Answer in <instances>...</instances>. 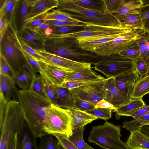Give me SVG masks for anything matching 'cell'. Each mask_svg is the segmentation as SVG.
<instances>
[{
	"label": "cell",
	"instance_id": "cell-1",
	"mask_svg": "<svg viewBox=\"0 0 149 149\" xmlns=\"http://www.w3.org/2000/svg\"><path fill=\"white\" fill-rule=\"evenodd\" d=\"M17 94L24 120L34 135L40 138L47 134L45 131L46 109L51 103L28 89L19 90Z\"/></svg>",
	"mask_w": 149,
	"mask_h": 149
},
{
	"label": "cell",
	"instance_id": "cell-2",
	"mask_svg": "<svg viewBox=\"0 0 149 149\" xmlns=\"http://www.w3.org/2000/svg\"><path fill=\"white\" fill-rule=\"evenodd\" d=\"M44 50L63 57L79 62L95 65L108 58L95 52L82 49L77 45L76 40L72 39L45 40Z\"/></svg>",
	"mask_w": 149,
	"mask_h": 149
},
{
	"label": "cell",
	"instance_id": "cell-3",
	"mask_svg": "<svg viewBox=\"0 0 149 149\" xmlns=\"http://www.w3.org/2000/svg\"><path fill=\"white\" fill-rule=\"evenodd\" d=\"M58 8L68 13L72 17L89 24L117 27L122 24L112 14L81 7L73 0H58Z\"/></svg>",
	"mask_w": 149,
	"mask_h": 149
},
{
	"label": "cell",
	"instance_id": "cell-4",
	"mask_svg": "<svg viewBox=\"0 0 149 149\" xmlns=\"http://www.w3.org/2000/svg\"><path fill=\"white\" fill-rule=\"evenodd\" d=\"M15 21V16L0 44V54L5 58L16 75L27 62L22 53Z\"/></svg>",
	"mask_w": 149,
	"mask_h": 149
},
{
	"label": "cell",
	"instance_id": "cell-5",
	"mask_svg": "<svg viewBox=\"0 0 149 149\" xmlns=\"http://www.w3.org/2000/svg\"><path fill=\"white\" fill-rule=\"evenodd\" d=\"M25 121L19 103L11 100L6 105L4 121L0 131V149H8Z\"/></svg>",
	"mask_w": 149,
	"mask_h": 149
},
{
	"label": "cell",
	"instance_id": "cell-6",
	"mask_svg": "<svg viewBox=\"0 0 149 149\" xmlns=\"http://www.w3.org/2000/svg\"><path fill=\"white\" fill-rule=\"evenodd\" d=\"M121 130L120 125L106 121L103 124L92 127L88 141L105 149H129L120 139Z\"/></svg>",
	"mask_w": 149,
	"mask_h": 149
},
{
	"label": "cell",
	"instance_id": "cell-7",
	"mask_svg": "<svg viewBox=\"0 0 149 149\" xmlns=\"http://www.w3.org/2000/svg\"><path fill=\"white\" fill-rule=\"evenodd\" d=\"M46 111L45 131L47 134H59L68 137L72 135L70 115L68 109L51 104Z\"/></svg>",
	"mask_w": 149,
	"mask_h": 149
},
{
	"label": "cell",
	"instance_id": "cell-8",
	"mask_svg": "<svg viewBox=\"0 0 149 149\" xmlns=\"http://www.w3.org/2000/svg\"><path fill=\"white\" fill-rule=\"evenodd\" d=\"M132 29L123 25L117 27L109 26L89 24L81 31L67 34L52 33L45 36V39L52 40L72 39L78 40L101 36L123 33L131 31Z\"/></svg>",
	"mask_w": 149,
	"mask_h": 149
},
{
	"label": "cell",
	"instance_id": "cell-9",
	"mask_svg": "<svg viewBox=\"0 0 149 149\" xmlns=\"http://www.w3.org/2000/svg\"><path fill=\"white\" fill-rule=\"evenodd\" d=\"M93 68L107 78L115 77L135 69L133 61L118 54L113 55L94 65Z\"/></svg>",
	"mask_w": 149,
	"mask_h": 149
},
{
	"label": "cell",
	"instance_id": "cell-10",
	"mask_svg": "<svg viewBox=\"0 0 149 149\" xmlns=\"http://www.w3.org/2000/svg\"><path fill=\"white\" fill-rule=\"evenodd\" d=\"M140 32L133 29L123 33L113 40L97 47L94 52L104 56L118 54L125 48L139 38Z\"/></svg>",
	"mask_w": 149,
	"mask_h": 149
},
{
	"label": "cell",
	"instance_id": "cell-11",
	"mask_svg": "<svg viewBox=\"0 0 149 149\" xmlns=\"http://www.w3.org/2000/svg\"><path fill=\"white\" fill-rule=\"evenodd\" d=\"M107 78L89 82L70 90L72 95L88 101L95 105L106 95L105 85Z\"/></svg>",
	"mask_w": 149,
	"mask_h": 149
},
{
	"label": "cell",
	"instance_id": "cell-12",
	"mask_svg": "<svg viewBox=\"0 0 149 149\" xmlns=\"http://www.w3.org/2000/svg\"><path fill=\"white\" fill-rule=\"evenodd\" d=\"M36 50L44 58V63L66 72H85L91 71L92 70L90 64L76 61L50 53L44 49Z\"/></svg>",
	"mask_w": 149,
	"mask_h": 149
},
{
	"label": "cell",
	"instance_id": "cell-13",
	"mask_svg": "<svg viewBox=\"0 0 149 149\" xmlns=\"http://www.w3.org/2000/svg\"><path fill=\"white\" fill-rule=\"evenodd\" d=\"M139 77L136 69L125 72L115 77L116 86L125 96L132 99L134 86Z\"/></svg>",
	"mask_w": 149,
	"mask_h": 149
},
{
	"label": "cell",
	"instance_id": "cell-14",
	"mask_svg": "<svg viewBox=\"0 0 149 149\" xmlns=\"http://www.w3.org/2000/svg\"><path fill=\"white\" fill-rule=\"evenodd\" d=\"M41 68L40 75L48 82L60 86L65 81L68 72L47 63L38 62Z\"/></svg>",
	"mask_w": 149,
	"mask_h": 149
},
{
	"label": "cell",
	"instance_id": "cell-15",
	"mask_svg": "<svg viewBox=\"0 0 149 149\" xmlns=\"http://www.w3.org/2000/svg\"><path fill=\"white\" fill-rule=\"evenodd\" d=\"M105 89L106 93L104 99L112 104L116 108L132 99L125 96L117 88L114 77L107 78Z\"/></svg>",
	"mask_w": 149,
	"mask_h": 149
},
{
	"label": "cell",
	"instance_id": "cell-16",
	"mask_svg": "<svg viewBox=\"0 0 149 149\" xmlns=\"http://www.w3.org/2000/svg\"><path fill=\"white\" fill-rule=\"evenodd\" d=\"M19 39L30 47L37 50L44 49L45 39L40 35L26 27L21 28L18 31Z\"/></svg>",
	"mask_w": 149,
	"mask_h": 149
},
{
	"label": "cell",
	"instance_id": "cell-17",
	"mask_svg": "<svg viewBox=\"0 0 149 149\" xmlns=\"http://www.w3.org/2000/svg\"><path fill=\"white\" fill-rule=\"evenodd\" d=\"M37 138L25 120L18 133L17 149H39L37 144Z\"/></svg>",
	"mask_w": 149,
	"mask_h": 149
},
{
	"label": "cell",
	"instance_id": "cell-18",
	"mask_svg": "<svg viewBox=\"0 0 149 149\" xmlns=\"http://www.w3.org/2000/svg\"><path fill=\"white\" fill-rule=\"evenodd\" d=\"M68 110L70 115V124L72 130L81 129L97 119L86 111L75 108Z\"/></svg>",
	"mask_w": 149,
	"mask_h": 149
},
{
	"label": "cell",
	"instance_id": "cell-19",
	"mask_svg": "<svg viewBox=\"0 0 149 149\" xmlns=\"http://www.w3.org/2000/svg\"><path fill=\"white\" fill-rule=\"evenodd\" d=\"M122 34L103 36L80 39L76 40V42L78 46L82 49L94 52L95 49L97 47L113 40Z\"/></svg>",
	"mask_w": 149,
	"mask_h": 149
},
{
	"label": "cell",
	"instance_id": "cell-20",
	"mask_svg": "<svg viewBox=\"0 0 149 149\" xmlns=\"http://www.w3.org/2000/svg\"><path fill=\"white\" fill-rule=\"evenodd\" d=\"M127 141L125 142L129 149H149V136L140 129L130 131Z\"/></svg>",
	"mask_w": 149,
	"mask_h": 149
},
{
	"label": "cell",
	"instance_id": "cell-21",
	"mask_svg": "<svg viewBox=\"0 0 149 149\" xmlns=\"http://www.w3.org/2000/svg\"><path fill=\"white\" fill-rule=\"evenodd\" d=\"M143 5L141 0H122L119 7L111 13L116 19L122 16L139 13V9Z\"/></svg>",
	"mask_w": 149,
	"mask_h": 149
},
{
	"label": "cell",
	"instance_id": "cell-22",
	"mask_svg": "<svg viewBox=\"0 0 149 149\" xmlns=\"http://www.w3.org/2000/svg\"><path fill=\"white\" fill-rule=\"evenodd\" d=\"M53 86L56 94V106L68 109L74 108V99L70 90L59 86Z\"/></svg>",
	"mask_w": 149,
	"mask_h": 149
},
{
	"label": "cell",
	"instance_id": "cell-23",
	"mask_svg": "<svg viewBox=\"0 0 149 149\" xmlns=\"http://www.w3.org/2000/svg\"><path fill=\"white\" fill-rule=\"evenodd\" d=\"M58 0H37L30 8L25 21L58 8Z\"/></svg>",
	"mask_w": 149,
	"mask_h": 149
},
{
	"label": "cell",
	"instance_id": "cell-24",
	"mask_svg": "<svg viewBox=\"0 0 149 149\" xmlns=\"http://www.w3.org/2000/svg\"><path fill=\"white\" fill-rule=\"evenodd\" d=\"M34 75L32 70L26 63L16 74L14 79L15 84L21 89H28L31 84Z\"/></svg>",
	"mask_w": 149,
	"mask_h": 149
},
{
	"label": "cell",
	"instance_id": "cell-25",
	"mask_svg": "<svg viewBox=\"0 0 149 149\" xmlns=\"http://www.w3.org/2000/svg\"><path fill=\"white\" fill-rule=\"evenodd\" d=\"M142 98L132 99L117 108L115 111V117L118 119L121 116H130L145 105Z\"/></svg>",
	"mask_w": 149,
	"mask_h": 149
},
{
	"label": "cell",
	"instance_id": "cell-26",
	"mask_svg": "<svg viewBox=\"0 0 149 149\" xmlns=\"http://www.w3.org/2000/svg\"><path fill=\"white\" fill-rule=\"evenodd\" d=\"M14 79L6 75L0 74V97L6 103L11 99L16 91Z\"/></svg>",
	"mask_w": 149,
	"mask_h": 149
},
{
	"label": "cell",
	"instance_id": "cell-27",
	"mask_svg": "<svg viewBox=\"0 0 149 149\" xmlns=\"http://www.w3.org/2000/svg\"><path fill=\"white\" fill-rule=\"evenodd\" d=\"M18 0L0 1V16L4 17L7 27L8 26L15 16V10Z\"/></svg>",
	"mask_w": 149,
	"mask_h": 149
},
{
	"label": "cell",
	"instance_id": "cell-28",
	"mask_svg": "<svg viewBox=\"0 0 149 149\" xmlns=\"http://www.w3.org/2000/svg\"><path fill=\"white\" fill-rule=\"evenodd\" d=\"M104 79V77L92 70L91 71L85 72H68L65 81H74L89 82Z\"/></svg>",
	"mask_w": 149,
	"mask_h": 149
},
{
	"label": "cell",
	"instance_id": "cell-29",
	"mask_svg": "<svg viewBox=\"0 0 149 149\" xmlns=\"http://www.w3.org/2000/svg\"><path fill=\"white\" fill-rule=\"evenodd\" d=\"M117 19L125 26L134 30L143 31V26L140 13L121 16Z\"/></svg>",
	"mask_w": 149,
	"mask_h": 149
},
{
	"label": "cell",
	"instance_id": "cell-30",
	"mask_svg": "<svg viewBox=\"0 0 149 149\" xmlns=\"http://www.w3.org/2000/svg\"><path fill=\"white\" fill-rule=\"evenodd\" d=\"M136 41L140 49V57L149 70V33L141 31Z\"/></svg>",
	"mask_w": 149,
	"mask_h": 149
},
{
	"label": "cell",
	"instance_id": "cell-31",
	"mask_svg": "<svg viewBox=\"0 0 149 149\" xmlns=\"http://www.w3.org/2000/svg\"><path fill=\"white\" fill-rule=\"evenodd\" d=\"M149 93V74L140 77L135 84L133 90L132 99L142 98Z\"/></svg>",
	"mask_w": 149,
	"mask_h": 149
},
{
	"label": "cell",
	"instance_id": "cell-32",
	"mask_svg": "<svg viewBox=\"0 0 149 149\" xmlns=\"http://www.w3.org/2000/svg\"><path fill=\"white\" fill-rule=\"evenodd\" d=\"M45 21L55 20L81 23L86 25L89 23L79 20L71 17L68 13L58 8L52 10L51 12L47 13L45 17Z\"/></svg>",
	"mask_w": 149,
	"mask_h": 149
},
{
	"label": "cell",
	"instance_id": "cell-33",
	"mask_svg": "<svg viewBox=\"0 0 149 149\" xmlns=\"http://www.w3.org/2000/svg\"><path fill=\"white\" fill-rule=\"evenodd\" d=\"M149 125V113L131 121H124L122 127L130 131L140 129L143 127Z\"/></svg>",
	"mask_w": 149,
	"mask_h": 149
},
{
	"label": "cell",
	"instance_id": "cell-34",
	"mask_svg": "<svg viewBox=\"0 0 149 149\" xmlns=\"http://www.w3.org/2000/svg\"><path fill=\"white\" fill-rule=\"evenodd\" d=\"M78 6L89 9L104 12L105 6L103 0H73Z\"/></svg>",
	"mask_w": 149,
	"mask_h": 149
},
{
	"label": "cell",
	"instance_id": "cell-35",
	"mask_svg": "<svg viewBox=\"0 0 149 149\" xmlns=\"http://www.w3.org/2000/svg\"><path fill=\"white\" fill-rule=\"evenodd\" d=\"M85 127L82 128L72 130V134L68 137L69 140L78 149H88L86 143L84 142L83 134Z\"/></svg>",
	"mask_w": 149,
	"mask_h": 149
},
{
	"label": "cell",
	"instance_id": "cell-36",
	"mask_svg": "<svg viewBox=\"0 0 149 149\" xmlns=\"http://www.w3.org/2000/svg\"><path fill=\"white\" fill-rule=\"evenodd\" d=\"M118 55L133 61L140 57V51L136 40L125 48Z\"/></svg>",
	"mask_w": 149,
	"mask_h": 149
},
{
	"label": "cell",
	"instance_id": "cell-37",
	"mask_svg": "<svg viewBox=\"0 0 149 149\" xmlns=\"http://www.w3.org/2000/svg\"><path fill=\"white\" fill-rule=\"evenodd\" d=\"M40 138L39 149H58V141L54 135L46 134Z\"/></svg>",
	"mask_w": 149,
	"mask_h": 149
},
{
	"label": "cell",
	"instance_id": "cell-38",
	"mask_svg": "<svg viewBox=\"0 0 149 149\" xmlns=\"http://www.w3.org/2000/svg\"><path fill=\"white\" fill-rule=\"evenodd\" d=\"M28 89L33 93L47 99L44 91L42 77L40 75V76L34 75L31 84Z\"/></svg>",
	"mask_w": 149,
	"mask_h": 149
},
{
	"label": "cell",
	"instance_id": "cell-39",
	"mask_svg": "<svg viewBox=\"0 0 149 149\" xmlns=\"http://www.w3.org/2000/svg\"><path fill=\"white\" fill-rule=\"evenodd\" d=\"M50 26L52 31V33L63 34L72 33L81 31L86 26L78 25H64Z\"/></svg>",
	"mask_w": 149,
	"mask_h": 149
},
{
	"label": "cell",
	"instance_id": "cell-40",
	"mask_svg": "<svg viewBox=\"0 0 149 149\" xmlns=\"http://www.w3.org/2000/svg\"><path fill=\"white\" fill-rule=\"evenodd\" d=\"M144 5L140 8L143 32L149 33V1H143Z\"/></svg>",
	"mask_w": 149,
	"mask_h": 149
},
{
	"label": "cell",
	"instance_id": "cell-41",
	"mask_svg": "<svg viewBox=\"0 0 149 149\" xmlns=\"http://www.w3.org/2000/svg\"><path fill=\"white\" fill-rule=\"evenodd\" d=\"M37 0H25L22 2L20 11V23L21 27L24 25L30 8Z\"/></svg>",
	"mask_w": 149,
	"mask_h": 149
},
{
	"label": "cell",
	"instance_id": "cell-42",
	"mask_svg": "<svg viewBox=\"0 0 149 149\" xmlns=\"http://www.w3.org/2000/svg\"><path fill=\"white\" fill-rule=\"evenodd\" d=\"M42 80L44 91L47 99L52 104L56 106V94L53 85L47 82L43 77Z\"/></svg>",
	"mask_w": 149,
	"mask_h": 149
},
{
	"label": "cell",
	"instance_id": "cell-43",
	"mask_svg": "<svg viewBox=\"0 0 149 149\" xmlns=\"http://www.w3.org/2000/svg\"><path fill=\"white\" fill-rule=\"evenodd\" d=\"M88 113L95 117L97 119L105 120L111 118L112 111L110 109L103 108H94L86 111Z\"/></svg>",
	"mask_w": 149,
	"mask_h": 149
},
{
	"label": "cell",
	"instance_id": "cell-44",
	"mask_svg": "<svg viewBox=\"0 0 149 149\" xmlns=\"http://www.w3.org/2000/svg\"><path fill=\"white\" fill-rule=\"evenodd\" d=\"M22 52L27 63L31 67L35 75H36L37 73L40 74L41 68L38 62L23 48Z\"/></svg>",
	"mask_w": 149,
	"mask_h": 149
},
{
	"label": "cell",
	"instance_id": "cell-45",
	"mask_svg": "<svg viewBox=\"0 0 149 149\" xmlns=\"http://www.w3.org/2000/svg\"><path fill=\"white\" fill-rule=\"evenodd\" d=\"M0 74L8 76L13 79L15 74L4 56L0 54Z\"/></svg>",
	"mask_w": 149,
	"mask_h": 149
},
{
	"label": "cell",
	"instance_id": "cell-46",
	"mask_svg": "<svg viewBox=\"0 0 149 149\" xmlns=\"http://www.w3.org/2000/svg\"><path fill=\"white\" fill-rule=\"evenodd\" d=\"M73 96L74 102V107L73 108L84 111L95 108V105L93 104L78 97L73 95Z\"/></svg>",
	"mask_w": 149,
	"mask_h": 149
},
{
	"label": "cell",
	"instance_id": "cell-47",
	"mask_svg": "<svg viewBox=\"0 0 149 149\" xmlns=\"http://www.w3.org/2000/svg\"><path fill=\"white\" fill-rule=\"evenodd\" d=\"M47 13L41 14L25 21L24 25L21 28L25 26L32 29L44 22L46 21L45 17Z\"/></svg>",
	"mask_w": 149,
	"mask_h": 149
},
{
	"label": "cell",
	"instance_id": "cell-48",
	"mask_svg": "<svg viewBox=\"0 0 149 149\" xmlns=\"http://www.w3.org/2000/svg\"><path fill=\"white\" fill-rule=\"evenodd\" d=\"M133 61L135 69L139 74L140 77H143L149 74V70L148 67L140 57Z\"/></svg>",
	"mask_w": 149,
	"mask_h": 149
},
{
	"label": "cell",
	"instance_id": "cell-49",
	"mask_svg": "<svg viewBox=\"0 0 149 149\" xmlns=\"http://www.w3.org/2000/svg\"><path fill=\"white\" fill-rule=\"evenodd\" d=\"M122 0H103L105 6L104 13L110 14L117 10L120 5Z\"/></svg>",
	"mask_w": 149,
	"mask_h": 149
},
{
	"label": "cell",
	"instance_id": "cell-50",
	"mask_svg": "<svg viewBox=\"0 0 149 149\" xmlns=\"http://www.w3.org/2000/svg\"><path fill=\"white\" fill-rule=\"evenodd\" d=\"M19 40L22 48L33 56L38 62L44 63L45 62V60L44 58L36 49L29 46L22 40L20 39Z\"/></svg>",
	"mask_w": 149,
	"mask_h": 149
},
{
	"label": "cell",
	"instance_id": "cell-51",
	"mask_svg": "<svg viewBox=\"0 0 149 149\" xmlns=\"http://www.w3.org/2000/svg\"><path fill=\"white\" fill-rule=\"evenodd\" d=\"M53 135L56 138L65 149H78L69 140L66 136L57 134Z\"/></svg>",
	"mask_w": 149,
	"mask_h": 149
},
{
	"label": "cell",
	"instance_id": "cell-52",
	"mask_svg": "<svg viewBox=\"0 0 149 149\" xmlns=\"http://www.w3.org/2000/svg\"><path fill=\"white\" fill-rule=\"evenodd\" d=\"M46 22L51 26H59L64 25H78L86 26V25L81 23L55 20L46 21Z\"/></svg>",
	"mask_w": 149,
	"mask_h": 149
},
{
	"label": "cell",
	"instance_id": "cell-53",
	"mask_svg": "<svg viewBox=\"0 0 149 149\" xmlns=\"http://www.w3.org/2000/svg\"><path fill=\"white\" fill-rule=\"evenodd\" d=\"M87 82L78 81H65L61 85L59 86L70 90L79 87Z\"/></svg>",
	"mask_w": 149,
	"mask_h": 149
},
{
	"label": "cell",
	"instance_id": "cell-54",
	"mask_svg": "<svg viewBox=\"0 0 149 149\" xmlns=\"http://www.w3.org/2000/svg\"><path fill=\"white\" fill-rule=\"evenodd\" d=\"M98 108L108 109L114 112H115L117 109L112 104L104 99L99 101L95 105V108Z\"/></svg>",
	"mask_w": 149,
	"mask_h": 149
},
{
	"label": "cell",
	"instance_id": "cell-55",
	"mask_svg": "<svg viewBox=\"0 0 149 149\" xmlns=\"http://www.w3.org/2000/svg\"><path fill=\"white\" fill-rule=\"evenodd\" d=\"M50 27L45 21L38 26L31 29L40 36H43L46 31Z\"/></svg>",
	"mask_w": 149,
	"mask_h": 149
},
{
	"label": "cell",
	"instance_id": "cell-56",
	"mask_svg": "<svg viewBox=\"0 0 149 149\" xmlns=\"http://www.w3.org/2000/svg\"><path fill=\"white\" fill-rule=\"evenodd\" d=\"M149 112V105L145 106L142 107L131 116L134 119L147 114Z\"/></svg>",
	"mask_w": 149,
	"mask_h": 149
},
{
	"label": "cell",
	"instance_id": "cell-57",
	"mask_svg": "<svg viewBox=\"0 0 149 149\" xmlns=\"http://www.w3.org/2000/svg\"><path fill=\"white\" fill-rule=\"evenodd\" d=\"M7 104L2 98L0 97V129L3 125Z\"/></svg>",
	"mask_w": 149,
	"mask_h": 149
},
{
	"label": "cell",
	"instance_id": "cell-58",
	"mask_svg": "<svg viewBox=\"0 0 149 149\" xmlns=\"http://www.w3.org/2000/svg\"><path fill=\"white\" fill-rule=\"evenodd\" d=\"M18 140V134L15 136L9 145L8 149H17Z\"/></svg>",
	"mask_w": 149,
	"mask_h": 149
},
{
	"label": "cell",
	"instance_id": "cell-59",
	"mask_svg": "<svg viewBox=\"0 0 149 149\" xmlns=\"http://www.w3.org/2000/svg\"><path fill=\"white\" fill-rule=\"evenodd\" d=\"M58 149H65L59 141L58 143Z\"/></svg>",
	"mask_w": 149,
	"mask_h": 149
},
{
	"label": "cell",
	"instance_id": "cell-60",
	"mask_svg": "<svg viewBox=\"0 0 149 149\" xmlns=\"http://www.w3.org/2000/svg\"><path fill=\"white\" fill-rule=\"evenodd\" d=\"M86 144L88 149H94L90 145H89L88 144H87L86 143Z\"/></svg>",
	"mask_w": 149,
	"mask_h": 149
},
{
	"label": "cell",
	"instance_id": "cell-61",
	"mask_svg": "<svg viewBox=\"0 0 149 149\" xmlns=\"http://www.w3.org/2000/svg\"><path fill=\"white\" fill-rule=\"evenodd\" d=\"M149 113V112L147 113Z\"/></svg>",
	"mask_w": 149,
	"mask_h": 149
}]
</instances>
